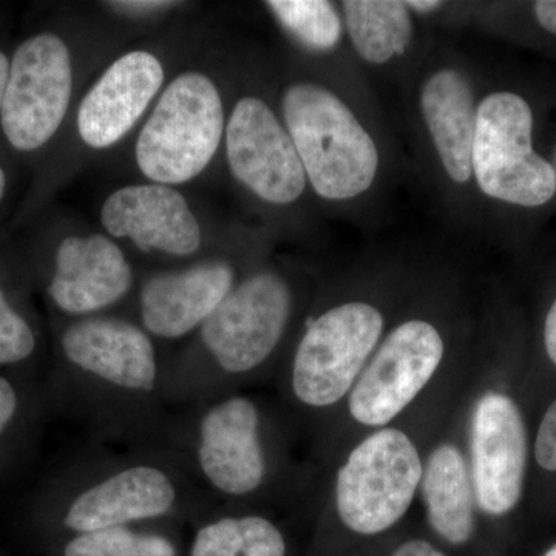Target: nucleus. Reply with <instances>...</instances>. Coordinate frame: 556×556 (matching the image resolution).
I'll return each mask as SVG.
<instances>
[{
  "label": "nucleus",
  "instance_id": "nucleus-32",
  "mask_svg": "<svg viewBox=\"0 0 556 556\" xmlns=\"http://www.w3.org/2000/svg\"><path fill=\"white\" fill-rule=\"evenodd\" d=\"M10 62L0 51V112H2L3 97H5L7 83H9Z\"/></svg>",
  "mask_w": 556,
  "mask_h": 556
},
{
  "label": "nucleus",
  "instance_id": "nucleus-21",
  "mask_svg": "<svg viewBox=\"0 0 556 556\" xmlns=\"http://www.w3.org/2000/svg\"><path fill=\"white\" fill-rule=\"evenodd\" d=\"M345 24L358 56L369 64H386L405 53L412 42V14L396 0H348Z\"/></svg>",
  "mask_w": 556,
  "mask_h": 556
},
{
  "label": "nucleus",
  "instance_id": "nucleus-13",
  "mask_svg": "<svg viewBox=\"0 0 556 556\" xmlns=\"http://www.w3.org/2000/svg\"><path fill=\"white\" fill-rule=\"evenodd\" d=\"M226 153L233 177L263 201L289 204L306 188L291 135L260 98L237 102L226 127Z\"/></svg>",
  "mask_w": 556,
  "mask_h": 556
},
{
  "label": "nucleus",
  "instance_id": "nucleus-5",
  "mask_svg": "<svg viewBox=\"0 0 556 556\" xmlns=\"http://www.w3.org/2000/svg\"><path fill=\"white\" fill-rule=\"evenodd\" d=\"M283 118L306 178L325 200L343 201L371 188L379 150L353 110L338 94L314 83L289 86Z\"/></svg>",
  "mask_w": 556,
  "mask_h": 556
},
{
  "label": "nucleus",
  "instance_id": "nucleus-14",
  "mask_svg": "<svg viewBox=\"0 0 556 556\" xmlns=\"http://www.w3.org/2000/svg\"><path fill=\"white\" fill-rule=\"evenodd\" d=\"M237 283L236 270L226 262L152 274L138 291V325L156 343L189 338Z\"/></svg>",
  "mask_w": 556,
  "mask_h": 556
},
{
  "label": "nucleus",
  "instance_id": "nucleus-31",
  "mask_svg": "<svg viewBox=\"0 0 556 556\" xmlns=\"http://www.w3.org/2000/svg\"><path fill=\"white\" fill-rule=\"evenodd\" d=\"M405 3H407L409 11H417V13L422 14L433 13L442 7V2H437V0H409Z\"/></svg>",
  "mask_w": 556,
  "mask_h": 556
},
{
  "label": "nucleus",
  "instance_id": "nucleus-29",
  "mask_svg": "<svg viewBox=\"0 0 556 556\" xmlns=\"http://www.w3.org/2000/svg\"><path fill=\"white\" fill-rule=\"evenodd\" d=\"M544 346H546L548 358L556 367V299L548 309L546 324H544Z\"/></svg>",
  "mask_w": 556,
  "mask_h": 556
},
{
  "label": "nucleus",
  "instance_id": "nucleus-28",
  "mask_svg": "<svg viewBox=\"0 0 556 556\" xmlns=\"http://www.w3.org/2000/svg\"><path fill=\"white\" fill-rule=\"evenodd\" d=\"M541 27L552 35H556V0H540L533 7Z\"/></svg>",
  "mask_w": 556,
  "mask_h": 556
},
{
  "label": "nucleus",
  "instance_id": "nucleus-19",
  "mask_svg": "<svg viewBox=\"0 0 556 556\" xmlns=\"http://www.w3.org/2000/svg\"><path fill=\"white\" fill-rule=\"evenodd\" d=\"M420 112L442 166L453 181L464 185L473 175L471 155L478 121L467 76L456 68L434 72L420 91Z\"/></svg>",
  "mask_w": 556,
  "mask_h": 556
},
{
  "label": "nucleus",
  "instance_id": "nucleus-9",
  "mask_svg": "<svg viewBox=\"0 0 556 556\" xmlns=\"http://www.w3.org/2000/svg\"><path fill=\"white\" fill-rule=\"evenodd\" d=\"M532 131V109L517 93L496 91L478 105L471 169L484 195L522 207L554 199V167L533 150Z\"/></svg>",
  "mask_w": 556,
  "mask_h": 556
},
{
  "label": "nucleus",
  "instance_id": "nucleus-17",
  "mask_svg": "<svg viewBox=\"0 0 556 556\" xmlns=\"http://www.w3.org/2000/svg\"><path fill=\"white\" fill-rule=\"evenodd\" d=\"M163 80V65L148 51H131L113 62L80 102L83 141L94 149L116 144L141 118Z\"/></svg>",
  "mask_w": 556,
  "mask_h": 556
},
{
  "label": "nucleus",
  "instance_id": "nucleus-11",
  "mask_svg": "<svg viewBox=\"0 0 556 556\" xmlns=\"http://www.w3.org/2000/svg\"><path fill=\"white\" fill-rule=\"evenodd\" d=\"M72 87L70 51L60 36L40 33L21 43L0 112L10 144L30 152L49 142L67 113Z\"/></svg>",
  "mask_w": 556,
  "mask_h": 556
},
{
  "label": "nucleus",
  "instance_id": "nucleus-15",
  "mask_svg": "<svg viewBox=\"0 0 556 556\" xmlns=\"http://www.w3.org/2000/svg\"><path fill=\"white\" fill-rule=\"evenodd\" d=\"M135 274L129 260L101 233L68 237L60 244L47 294L72 320L104 316L130 294Z\"/></svg>",
  "mask_w": 556,
  "mask_h": 556
},
{
  "label": "nucleus",
  "instance_id": "nucleus-6",
  "mask_svg": "<svg viewBox=\"0 0 556 556\" xmlns=\"http://www.w3.org/2000/svg\"><path fill=\"white\" fill-rule=\"evenodd\" d=\"M383 329V314L367 302L340 303L306 321L283 378L291 404L314 415L345 401Z\"/></svg>",
  "mask_w": 556,
  "mask_h": 556
},
{
  "label": "nucleus",
  "instance_id": "nucleus-8",
  "mask_svg": "<svg viewBox=\"0 0 556 556\" xmlns=\"http://www.w3.org/2000/svg\"><path fill=\"white\" fill-rule=\"evenodd\" d=\"M225 131L215 84L186 72L161 94L137 142V163L156 185H181L206 169Z\"/></svg>",
  "mask_w": 556,
  "mask_h": 556
},
{
  "label": "nucleus",
  "instance_id": "nucleus-34",
  "mask_svg": "<svg viewBox=\"0 0 556 556\" xmlns=\"http://www.w3.org/2000/svg\"><path fill=\"white\" fill-rule=\"evenodd\" d=\"M543 556H556V544H555V546H552L551 548H548L546 554H544Z\"/></svg>",
  "mask_w": 556,
  "mask_h": 556
},
{
  "label": "nucleus",
  "instance_id": "nucleus-26",
  "mask_svg": "<svg viewBox=\"0 0 556 556\" xmlns=\"http://www.w3.org/2000/svg\"><path fill=\"white\" fill-rule=\"evenodd\" d=\"M22 394L10 378L0 376V441L9 437L11 428L22 416Z\"/></svg>",
  "mask_w": 556,
  "mask_h": 556
},
{
  "label": "nucleus",
  "instance_id": "nucleus-35",
  "mask_svg": "<svg viewBox=\"0 0 556 556\" xmlns=\"http://www.w3.org/2000/svg\"><path fill=\"white\" fill-rule=\"evenodd\" d=\"M554 172H555V181H556V150H555V161H554Z\"/></svg>",
  "mask_w": 556,
  "mask_h": 556
},
{
  "label": "nucleus",
  "instance_id": "nucleus-30",
  "mask_svg": "<svg viewBox=\"0 0 556 556\" xmlns=\"http://www.w3.org/2000/svg\"><path fill=\"white\" fill-rule=\"evenodd\" d=\"M113 7H119V9L126 11H137V13H149V11H159L163 9H167V7L174 5V2H112Z\"/></svg>",
  "mask_w": 556,
  "mask_h": 556
},
{
  "label": "nucleus",
  "instance_id": "nucleus-10",
  "mask_svg": "<svg viewBox=\"0 0 556 556\" xmlns=\"http://www.w3.org/2000/svg\"><path fill=\"white\" fill-rule=\"evenodd\" d=\"M444 356V338L430 321L409 318L391 329L348 396L354 422L390 427L433 380Z\"/></svg>",
  "mask_w": 556,
  "mask_h": 556
},
{
  "label": "nucleus",
  "instance_id": "nucleus-1",
  "mask_svg": "<svg viewBox=\"0 0 556 556\" xmlns=\"http://www.w3.org/2000/svg\"><path fill=\"white\" fill-rule=\"evenodd\" d=\"M60 383L70 412L94 445L159 444L170 407L166 357L137 321L94 316L60 334Z\"/></svg>",
  "mask_w": 556,
  "mask_h": 556
},
{
  "label": "nucleus",
  "instance_id": "nucleus-18",
  "mask_svg": "<svg viewBox=\"0 0 556 556\" xmlns=\"http://www.w3.org/2000/svg\"><path fill=\"white\" fill-rule=\"evenodd\" d=\"M431 533L447 551H467L478 533L477 497L463 450L442 442L428 453L420 479Z\"/></svg>",
  "mask_w": 556,
  "mask_h": 556
},
{
  "label": "nucleus",
  "instance_id": "nucleus-12",
  "mask_svg": "<svg viewBox=\"0 0 556 556\" xmlns=\"http://www.w3.org/2000/svg\"><path fill=\"white\" fill-rule=\"evenodd\" d=\"M468 467L478 510L503 518L521 501L527 468V430L517 402L489 390L475 402L470 415Z\"/></svg>",
  "mask_w": 556,
  "mask_h": 556
},
{
  "label": "nucleus",
  "instance_id": "nucleus-27",
  "mask_svg": "<svg viewBox=\"0 0 556 556\" xmlns=\"http://www.w3.org/2000/svg\"><path fill=\"white\" fill-rule=\"evenodd\" d=\"M387 556H453V554L437 541L417 536L396 544Z\"/></svg>",
  "mask_w": 556,
  "mask_h": 556
},
{
  "label": "nucleus",
  "instance_id": "nucleus-7",
  "mask_svg": "<svg viewBox=\"0 0 556 556\" xmlns=\"http://www.w3.org/2000/svg\"><path fill=\"white\" fill-rule=\"evenodd\" d=\"M422 471V456L405 431L372 430L336 473L332 501L339 525L365 540L386 535L415 503Z\"/></svg>",
  "mask_w": 556,
  "mask_h": 556
},
{
  "label": "nucleus",
  "instance_id": "nucleus-4",
  "mask_svg": "<svg viewBox=\"0 0 556 556\" xmlns=\"http://www.w3.org/2000/svg\"><path fill=\"white\" fill-rule=\"evenodd\" d=\"M159 444L178 457L212 507H258L280 478L276 420L241 391L172 408Z\"/></svg>",
  "mask_w": 556,
  "mask_h": 556
},
{
  "label": "nucleus",
  "instance_id": "nucleus-33",
  "mask_svg": "<svg viewBox=\"0 0 556 556\" xmlns=\"http://www.w3.org/2000/svg\"><path fill=\"white\" fill-rule=\"evenodd\" d=\"M5 172L2 170V167H0V200H2L3 192H5Z\"/></svg>",
  "mask_w": 556,
  "mask_h": 556
},
{
  "label": "nucleus",
  "instance_id": "nucleus-16",
  "mask_svg": "<svg viewBox=\"0 0 556 556\" xmlns=\"http://www.w3.org/2000/svg\"><path fill=\"white\" fill-rule=\"evenodd\" d=\"M101 222L110 236L130 239L139 251L175 257L195 254L201 232L188 201L166 185L129 186L105 200Z\"/></svg>",
  "mask_w": 556,
  "mask_h": 556
},
{
  "label": "nucleus",
  "instance_id": "nucleus-24",
  "mask_svg": "<svg viewBox=\"0 0 556 556\" xmlns=\"http://www.w3.org/2000/svg\"><path fill=\"white\" fill-rule=\"evenodd\" d=\"M38 340L27 318L13 308L0 287V367L25 364L35 354Z\"/></svg>",
  "mask_w": 556,
  "mask_h": 556
},
{
  "label": "nucleus",
  "instance_id": "nucleus-25",
  "mask_svg": "<svg viewBox=\"0 0 556 556\" xmlns=\"http://www.w3.org/2000/svg\"><path fill=\"white\" fill-rule=\"evenodd\" d=\"M535 459L543 470L556 471V399L538 428Z\"/></svg>",
  "mask_w": 556,
  "mask_h": 556
},
{
  "label": "nucleus",
  "instance_id": "nucleus-3",
  "mask_svg": "<svg viewBox=\"0 0 556 556\" xmlns=\"http://www.w3.org/2000/svg\"><path fill=\"white\" fill-rule=\"evenodd\" d=\"M294 294L287 278L260 270L239 281L195 332V342L167 358L164 397L170 408L236 393L277 356L291 324Z\"/></svg>",
  "mask_w": 556,
  "mask_h": 556
},
{
  "label": "nucleus",
  "instance_id": "nucleus-20",
  "mask_svg": "<svg viewBox=\"0 0 556 556\" xmlns=\"http://www.w3.org/2000/svg\"><path fill=\"white\" fill-rule=\"evenodd\" d=\"M185 556H295L288 530L258 507H212L188 529Z\"/></svg>",
  "mask_w": 556,
  "mask_h": 556
},
{
  "label": "nucleus",
  "instance_id": "nucleus-22",
  "mask_svg": "<svg viewBox=\"0 0 556 556\" xmlns=\"http://www.w3.org/2000/svg\"><path fill=\"white\" fill-rule=\"evenodd\" d=\"M189 527H115L58 541L56 556H185Z\"/></svg>",
  "mask_w": 556,
  "mask_h": 556
},
{
  "label": "nucleus",
  "instance_id": "nucleus-2",
  "mask_svg": "<svg viewBox=\"0 0 556 556\" xmlns=\"http://www.w3.org/2000/svg\"><path fill=\"white\" fill-rule=\"evenodd\" d=\"M212 508L169 448L94 445L54 490L51 529L58 541L115 527H189Z\"/></svg>",
  "mask_w": 556,
  "mask_h": 556
},
{
  "label": "nucleus",
  "instance_id": "nucleus-23",
  "mask_svg": "<svg viewBox=\"0 0 556 556\" xmlns=\"http://www.w3.org/2000/svg\"><path fill=\"white\" fill-rule=\"evenodd\" d=\"M274 16L311 50L329 51L342 36V22L332 3L325 0H270Z\"/></svg>",
  "mask_w": 556,
  "mask_h": 556
}]
</instances>
